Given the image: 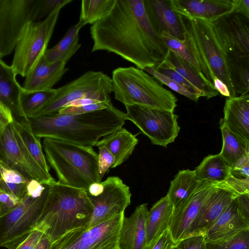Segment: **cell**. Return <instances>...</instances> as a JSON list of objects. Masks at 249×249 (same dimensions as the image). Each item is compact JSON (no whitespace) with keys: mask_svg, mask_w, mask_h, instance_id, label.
Listing matches in <instances>:
<instances>
[{"mask_svg":"<svg viewBox=\"0 0 249 249\" xmlns=\"http://www.w3.org/2000/svg\"><path fill=\"white\" fill-rule=\"evenodd\" d=\"M91 52L114 53L144 70L155 68L169 50L146 10L144 0H116L105 17L90 28Z\"/></svg>","mask_w":249,"mask_h":249,"instance_id":"6da1fadb","label":"cell"},{"mask_svg":"<svg viewBox=\"0 0 249 249\" xmlns=\"http://www.w3.org/2000/svg\"><path fill=\"white\" fill-rule=\"evenodd\" d=\"M125 114L112 107L76 115L57 112L29 120L37 138H53L86 146H95L100 138L122 128Z\"/></svg>","mask_w":249,"mask_h":249,"instance_id":"7a4b0ae2","label":"cell"},{"mask_svg":"<svg viewBox=\"0 0 249 249\" xmlns=\"http://www.w3.org/2000/svg\"><path fill=\"white\" fill-rule=\"evenodd\" d=\"M45 186L47 196L34 230L41 231L53 242L71 230L85 228L93 210L87 190L55 180Z\"/></svg>","mask_w":249,"mask_h":249,"instance_id":"3957f363","label":"cell"},{"mask_svg":"<svg viewBox=\"0 0 249 249\" xmlns=\"http://www.w3.org/2000/svg\"><path fill=\"white\" fill-rule=\"evenodd\" d=\"M178 15L183 30L184 44L197 62L202 75L213 85L215 78L219 79L228 88L230 97H235L229 59L212 22Z\"/></svg>","mask_w":249,"mask_h":249,"instance_id":"277c9868","label":"cell"},{"mask_svg":"<svg viewBox=\"0 0 249 249\" xmlns=\"http://www.w3.org/2000/svg\"><path fill=\"white\" fill-rule=\"evenodd\" d=\"M42 147L47 163L54 171L58 182L87 190L93 182H101L98 153L92 147L45 138Z\"/></svg>","mask_w":249,"mask_h":249,"instance_id":"5b68a950","label":"cell"},{"mask_svg":"<svg viewBox=\"0 0 249 249\" xmlns=\"http://www.w3.org/2000/svg\"><path fill=\"white\" fill-rule=\"evenodd\" d=\"M115 99L125 106L139 105L174 112L178 99L155 77L134 67H119L112 74Z\"/></svg>","mask_w":249,"mask_h":249,"instance_id":"8992f818","label":"cell"},{"mask_svg":"<svg viewBox=\"0 0 249 249\" xmlns=\"http://www.w3.org/2000/svg\"><path fill=\"white\" fill-rule=\"evenodd\" d=\"M66 5H59L45 19L26 26L16 45L10 65L17 75L25 77L44 56L61 9Z\"/></svg>","mask_w":249,"mask_h":249,"instance_id":"52a82bcc","label":"cell"},{"mask_svg":"<svg viewBox=\"0 0 249 249\" xmlns=\"http://www.w3.org/2000/svg\"><path fill=\"white\" fill-rule=\"evenodd\" d=\"M112 92V80L110 77L102 71H87L56 89L53 97L32 118L57 112L69 104L81 99L111 101L110 94Z\"/></svg>","mask_w":249,"mask_h":249,"instance_id":"ba28073f","label":"cell"},{"mask_svg":"<svg viewBox=\"0 0 249 249\" xmlns=\"http://www.w3.org/2000/svg\"><path fill=\"white\" fill-rule=\"evenodd\" d=\"M39 197L34 198L26 194L21 204L0 217V247L15 249L34 231L48 194V187Z\"/></svg>","mask_w":249,"mask_h":249,"instance_id":"9c48e42d","label":"cell"},{"mask_svg":"<svg viewBox=\"0 0 249 249\" xmlns=\"http://www.w3.org/2000/svg\"><path fill=\"white\" fill-rule=\"evenodd\" d=\"M125 119L132 122L151 143L167 147L180 131L174 112L139 106H125Z\"/></svg>","mask_w":249,"mask_h":249,"instance_id":"30bf717a","label":"cell"},{"mask_svg":"<svg viewBox=\"0 0 249 249\" xmlns=\"http://www.w3.org/2000/svg\"><path fill=\"white\" fill-rule=\"evenodd\" d=\"M124 213L89 229L71 230L53 242L51 249H119Z\"/></svg>","mask_w":249,"mask_h":249,"instance_id":"8fae6325","label":"cell"},{"mask_svg":"<svg viewBox=\"0 0 249 249\" xmlns=\"http://www.w3.org/2000/svg\"><path fill=\"white\" fill-rule=\"evenodd\" d=\"M38 0H0V58L9 55L26 26L36 21Z\"/></svg>","mask_w":249,"mask_h":249,"instance_id":"7c38bea8","label":"cell"},{"mask_svg":"<svg viewBox=\"0 0 249 249\" xmlns=\"http://www.w3.org/2000/svg\"><path fill=\"white\" fill-rule=\"evenodd\" d=\"M0 159L29 179L44 186L55 180L31 158L15 125V120L5 129L0 140Z\"/></svg>","mask_w":249,"mask_h":249,"instance_id":"4fadbf2b","label":"cell"},{"mask_svg":"<svg viewBox=\"0 0 249 249\" xmlns=\"http://www.w3.org/2000/svg\"><path fill=\"white\" fill-rule=\"evenodd\" d=\"M211 22L229 62H249V19L232 13Z\"/></svg>","mask_w":249,"mask_h":249,"instance_id":"5bb4252c","label":"cell"},{"mask_svg":"<svg viewBox=\"0 0 249 249\" xmlns=\"http://www.w3.org/2000/svg\"><path fill=\"white\" fill-rule=\"evenodd\" d=\"M102 183L104 189L101 194L94 196L87 194L93 210L86 229L124 213L125 209L131 203L130 188L120 178L109 177Z\"/></svg>","mask_w":249,"mask_h":249,"instance_id":"9a60e30c","label":"cell"},{"mask_svg":"<svg viewBox=\"0 0 249 249\" xmlns=\"http://www.w3.org/2000/svg\"><path fill=\"white\" fill-rule=\"evenodd\" d=\"M238 193L226 180L217 182L191 225L185 238L204 235Z\"/></svg>","mask_w":249,"mask_h":249,"instance_id":"2e32d148","label":"cell"},{"mask_svg":"<svg viewBox=\"0 0 249 249\" xmlns=\"http://www.w3.org/2000/svg\"><path fill=\"white\" fill-rule=\"evenodd\" d=\"M216 183L199 181L191 196L178 208L173 210L168 231L174 245L184 238Z\"/></svg>","mask_w":249,"mask_h":249,"instance_id":"e0dca14e","label":"cell"},{"mask_svg":"<svg viewBox=\"0 0 249 249\" xmlns=\"http://www.w3.org/2000/svg\"><path fill=\"white\" fill-rule=\"evenodd\" d=\"M171 9L185 18L213 21L232 13L235 0H170Z\"/></svg>","mask_w":249,"mask_h":249,"instance_id":"ac0fdd59","label":"cell"},{"mask_svg":"<svg viewBox=\"0 0 249 249\" xmlns=\"http://www.w3.org/2000/svg\"><path fill=\"white\" fill-rule=\"evenodd\" d=\"M235 198L204 235L206 243L226 241L240 232L249 230V220L239 210Z\"/></svg>","mask_w":249,"mask_h":249,"instance_id":"d6986e66","label":"cell"},{"mask_svg":"<svg viewBox=\"0 0 249 249\" xmlns=\"http://www.w3.org/2000/svg\"><path fill=\"white\" fill-rule=\"evenodd\" d=\"M147 203L135 208L128 217H124L119 238V249H143L146 242Z\"/></svg>","mask_w":249,"mask_h":249,"instance_id":"ffe728a7","label":"cell"},{"mask_svg":"<svg viewBox=\"0 0 249 249\" xmlns=\"http://www.w3.org/2000/svg\"><path fill=\"white\" fill-rule=\"evenodd\" d=\"M63 62L49 63L44 56L34 69L25 77L23 85V94L53 89L69 70Z\"/></svg>","mask_w":249,"mask_h":249,"instance_id":"44dd1931","label":"cell"},{"mask_svg":"<svg viewBox=\"0 0 249 249\" xmlns=\"http://www.w3.org/2000/svg\"><path fill=\"white\" fill-rule=\"evenodd\" d=\"M221 119L233 133L249 142V94L226 100Z\"/></svg>","mask_w":249,"mask_h":249,"instance_id":"7402d4cb","label":"cell"},{"mask_svg":"<svg viewBox=\"0 0 249 249\" xmlns=\"http://www.w3.org/2000/svg\"><path fill=\"white\" fill-rule=\"evenodd\" d=\"M144 2L152 22L156 29L158 23L160 27V33L163 31L183 40V30L178 16L171 9L169 0H144Z\"/></svg>","mask_w":249,"mask_h":249,"instance_id":"603a6c76","label":"cell"},{"mask_svg":"<svg viewBox=\"0 0 249 249\" xmlns=\"http://www.w3.org/2000/svg\"><path fill=\"white\" fill-rule=\"evenodd\" d=\"M138 134H132L123 127L104 137L95 145L106 147L115 158L112 168L121 165L131 155L139 142Z\"/></svg>","mask_w":249,"mask_h":249,"instance_id":"cb8c5ba5","label":"cell"},{"mask_svg":"<svg viewBox=\"0 0 249 249\" xmlns=\"http://www.w3.org/2000/svg\"><path fill=\"white\" fill-rule=\"evenodd\" d=\"M173 211V206L166 195L155 203L148 211L145 246L155 241L168 230Z\"/></svg>","mask_w":249,"mask_h":249,"instance_id":"d4e9b609","label":"cell"},{"mask_svg":"<svg viewBox=\"0 0 249 249\" xmlns=\"http://www.w3.org/2000/svg\"><path fill=\"white\" fill-rule=\"evenodd\" d=\"M17 75L11 66L0 58V101L19 116L23 89Z\"/></svg>","mask_w":249,"mask_h":249,"instance_id":"484cf974","label":"cell"},{"mask_svg":"<svg viewBox=\"0 0 249 249\" xmlns=\"http://www.w3.org/2000/svg\"><path fill=\"white\" fill-rule=\"evenodd\" d=\"M84 26L79 22L71 27L63 38L53 47L47 49L44 55L49 63L63 62L66 64L80 48L79 33Z\"/></svg>","mask_w":249,"mask_h":249,"instance_id":"4316f807","label":"cell"},{"mask_svg":"<svg viewBox=\"0 0 249 249\" xmlns=\"http://www.w3.org/2000/svg\"><path fill=\"white\" fill-rule=\"evenodd\" d=\"M199 183L194 170L186 169L178 172L171 181L166 195L173 210L178 208L191 196Z\"/></svg>","mask_w":249,"mask_h":249,"instance_id":"83f0119b","label":"cell"},{"mask_svg":"<svg viewBox=\"0 0 249 249\" xmlns=\"http://www.w3.org/2000/svg\"><path fill=\"white\" fill-rule=\"evenodd\" d=\"M167 57L174 68L188 82L198 89L202 97L209 99L219 94L213 84L192 65L169 51Z\"/></svg>","mask_w":249,"mask_h":249,"instance_id":"f1b7e54d","label":"cell"},{"mask_svg":"<svg viewBox=\"0 0 249 249\" xmlns=\"http://www.w3.org/2000/svg\"><path fill=\"white\" fill-rule=\"evenodd\" d=\"M231 169L223 157L218 154L205 157L194 171L199 181L221 182L231 175Z\"/></svg>","mask_w":249,"mask_h":249,"instance_id":"f546056e","label":"cell"},{"mask_svg":"<svg viewBox=\"0 0 249 249\" xmlns=\"http://www.w3.org/2000/svg\"><path fill=\"white\" fill-rule=\"evenodd\" d=\"M219 124L223 144L219 154L232 168L239 160L249 154V142L232 132L221 119Z\"/></svg>","mask_w":249,"mask_h":249,"instance_id":"4dcf8cb0","label":"cell"},{"mask_svg":"<svg viewBox=\"0 0 249 249\" xmlns=\"http://www.w3.org/2000/svg\"><path fill=\"white\" fill-rule=\"evenodd\" d=\"M15 124L31 158L45 172L50 174L40 139L34 134L29 121L23 119L18 122L15 120Z\"/></svg>","mask_w":249,"mask_h":249,"instance_id":"1f68e13d","label":"cell"},{"mask_svg":"<svg viewBox=\"0 0 249 249\" xmlns=\"http://www.w3.org/2000/svg\"><path fill=\"white\" fill-rule=\"evenodd\" d=\"M30 180L0 159V190L22 199Z\"/></svg>","mask_w":249,"mask_h":249,"instance_id":"d6a6232c","label":"cell"},{"mask_svg":"<svg viewBox=\"0 0 249 249\" xmlns=\"http://www.w3.org/2000/svg\"><path fill=\"white\" fill-rule=\"evenodd\" d=\"M116 0H82L78 22L84 26L93 24L107 15Z\"/></svg>","mask_w":249,"mask_h":249,"instance_id":"836d02e7","label":"cell"},{"mask_svg":"<svg viewBox=\"0 0 249 249\" xmlns=\"http://www.w3.org/2000/svg\"><path fill=\"white\" fill-rule=\"evenodd\" d=\"M56 89L39 91L29 94H22L21 112L23 119L29 120L55 95Z\"/></svg>","mask_w":249,"mask_h":249,"instance_id":"e575fe53","label":"cell"},{"mask_svg":"<svg viewBox=\"0 0 249 249\" xmlns=\"http://www.w3.org/2000/svg\"><path fill=\"white\" fill-rule=\"evenodd\" d=\"M231 76L236 96L249 94V62H229Z\"/></svg>","mask_w":249,"mask_h":249,"instance_id":"d590c367","label":"cell"},{"mask_svg":"<svg viewBox=\"0 0 249 249\" xmlns=\"http://www.w3.org/2000/svg\"><path fill=\"white\" fill-rule=\"evenodd\" d=\"M160 35L170 51L183 60L190 64L201 74L197 62L184 45L183 40L177 39L163 31L160 32Z\"/></svg>","mask_w":249,"mask_h":249,"instance_id":"8d00e7d4","label":"cell"},{"mask_svg":"<svg viewBox=\"0 0 249 249\" xmlns=\"http://www.w3.org/2000/svg\"><path fill=\"white\" fill-rule=\"evenodd\" d=\"M154 69L158 72L184 86L190 91L197 94L200 97H202L201 92L188 82L174 68L167 56L165 59L160 62Z\"/></svg>","mask_w":249,"mask_h":249,"instance_id":"74e56055","label":"cell"},{"mask_svg":"<svg viewBox=\"0 0 249 249\" xmlns=\"http://www.w3.org/2000/svg\"><path fill=\"white\" fill-rule=\"evenodd\" d=\"M206 249H249V230L240 232L226 241L206 243Z\"/></svg>","mask_w":249,"mask_h":249,"instance_id":"f35d334b","label":"cell"},{"mask_svg":"<svg viewBox=\"0 0 249 249\" xmlns=\"http://www.w3.org/2000/svg\"><path fill=\"white\" fill-rule=\"evenodd\" d=\"M143 71L155 77V78L159 81L161 84L166 85L169 88L178 93L196 102H197L199 100L200 97L197 94L190 91L181 85L158 72L155 70L154 68H146Z\"/></svg>","mask_w":249,"mask_h":249,"instance_id":"ab89813d","label":"cell"},{"mask_svg":"<svg viewBox=\"0 0 249 249\" xmlns=\"http://www.w3.org/2000/svg\"><path fill=\"white\" fill-rule=\"evenodd\" d=\"M112 106L111 101H108L81 106H67L60 109L57 113L67 115L82 114L106 109Z\"/></svg>","mask_w":249,"mask_h":249,"instance_id":"60d3db41","label":"cell"},{"mask_svg":"<svg viewBox=\"0 0 249 249\" xmlns=\"http://www.w3.org/2000/svg\"><path fill=\"white\" fill-rule=\"evenodd\" d=\"M98 168L100 178L102 180L105 174L112 168L115 162V158L105 146H98Z\"/></svg>","mask_w":249,"mask_h":249,"instance_id":"b9f144b4","label":"cell"},{"mask_svg":"<svg viewBox=\"0 0 249 249\" xmlns=\"http://www.w3.org/2000/svg\"><path fill=\"white\" fill-rule=\"evenodd\" d=\"M72 0H38L36 14V21L48 16L59 5L71 2Z\"/></svg>","mask_w":249,"mask_h":249,"instance_id":"7bdbcfd3","label":"cell"},{"mask_svg":"<svg viewBox=\"0 0 249 249\" xmlns=\"http://www.w3.org/2000/svg\"><path fill=\"white\" fill-rule=\"evenodd\" d=\"M14 195L0 190V217L7 214L18 207L22 202Z\"/></svg>","mask_w":249,"mask_h":249,"instance_id":"ee69618b","label":"cell"},{"mask_svg":"<svg viewBox=\"0 0 249 249\" xmlns=\"http://www.w3.org/2000/svg\"><path fill=\"white\" fill-rule=\"evenodd\" d=\"M204 235H196L185 238L175 246L178 249H206Z\"/></svg>","mask_w":249,"mask_h":249,"instance_id":"f6af8a7d","label":"cell"},{"mask_svg":"<svg viewBox=\"0 0 249 249\" xmlns=\"http://www.w3.org/2000/svg\"><path fill=\"white\" fill-rule=\"evenodd\" d=\"M231 174L238 178H249V154L239 160L231 169Z\"/></svg>","mask_w":249,"mask_h":249,"instance_id":"bcb514c9","label":"cell"},{"mask_svg":"<svg viewBox=\"0 0 249 249\" xmlns=\"http://www.w3.org/2000/svg\"><path fill=\"white\" fill-rule=\"evenodd\" d=\"M14 120L12 110L0 101V140L7 126Z\"/></svg>","mask_w":249,"mask_h":249,"instance_id":"7dc6e473","label":"cell"},{"mask_svg":"<svg viewBox=\"0 0 249 249\" xmlns=\"http://www.w3.org/2000/svg\"><path fill=\"white\" fill-rule=\"evenodd\" d=\"M240 194H249V178H238L231 175L226 180Z\"/></svg>","mask_w":249,"mask_h":249,"instance_id":"c3c4849f","label":"cell"},{"mask_svg":"<svg viewBox=\"0 0 249 249\" xmlns=\"http://www.w3.org/2000/svg\"><path fill=\"white\" fill-rule=\"evenodd\" d=\"M44 233L38 230H34L15 249H34Z\"/></svg>","mask_w":249,"mask_h":249,"instance_id":"681fc988","label":"cell"},{"mask_svg":"<svg viewBox=\"0 0 249 249\" xmlns=\"http://www.w3.org/2000/svg\"><path fill=\"white\" fill-rule=\"evenodd\" d=\"M173 245L168 230L155 241L145 246L143 249H169Z\"/></svg>","mask_w":249,"mask_h":249,"instance_id":"f907efd6","label":"cell"},{"mask_svg":"<svg viewBox=\"0 0 249 249\" xmlns=\"http://www.w3.org/2000/svg\"><path fill=\"white\" fill-rule=\"evenodd\" d=\"M45 188L36 180L31 179L27 185L26 194L31 197L36 198L41 196Z\"/></svg>","mask_w":249,"mask_h":249,"instance_id":"816d5d0a","label":"cell"},{"mask_svg":"<svg viewBox=\"0 0 249 249\" xmlns=\"http://www.w3.org/2000/svg\"><path fill=\"white\" fill-rule=\"evenodd\" d=\"M239 210L249 220V194H240L235 198Z\"/></svg>","mask_w":249,"mask_h":249,"instance_id":"f5cc1de1","label":"cell"},{"mask_svg":"<svg viewBox=\"0 0 249 249\" xmlns=\"http://www.w3.org/2000/svg\"><path fill=\"white\" fill-rule=\"evenodd\" d=\"M232 13L240 14L249 19V0H235Z\"/></svg>","mask_w":249,"mask_h":249,"instance_id":"db71d44e","label":"cell"},{"mask_svg":"<svg viewBox=\"0 0 249 249\" xmlns=\"http://www.w3.org/2000/svg\"><path fill=\"white\" fill-rule=\"evenodd\" d=\"M213 85L214 88L218 92L219 94L223 96L230 97L231 95L227 86L219 79L215 78L213 80Z\"/></svg>","mask_w":249,"mask_h":249,"instance_id":"11a10c76","label":"cell"},{"mask_svg":"<svg viewBox=\"0 0 249 249\" xmlns=\"http://www.w3.org/2000/svg\"><path fill=\"white\" fill-rule=\"evenodd\" d=\"M104 187L101 182H93L91 183L87 190V194L91 196H97L103 191Z\"/></svg>","mask_w":249,"mask_h":249,"instance_id":"9f6ffc18","label":"cell"},{"mask_svg":"<svg viewBox=\"0 0 249 249\" xmlns=\"http://www.w3.org/2000/svg\"><path fill=\"white\" fill-rule=\"evenodd\" d=\"M52 243L48 236L43 234L34 249H51Z\"/></svg>","mask_w":249,"mask_h":249,"instance_id":"6f0895ef","label":"cell"},{"mask_svg":"<svg viewBox=\"0 0 249 249\" xmlns=\"http://www.w3.org/2000/svg\"><path fill=\"white\" fill-rule=\"evenodd\" d=\"M169 249H178V248L175 246L173 245Z\"/></svg>","mask_w":249,"mask_h":249,"instance_id":"680465c9","label":"cell"}]
</instances>
